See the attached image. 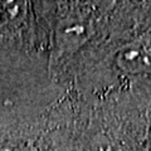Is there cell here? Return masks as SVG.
<instances>
[{
    "mask_svg": "<svg viewBox=\"0 0 151 151\" xmlns=\"http://www.w3.org/2000/svg\"><path fill=\"white\" fill-rule=\"evenodd\" d=\"M116 65L131 76L151 72V33L127 42L116 55Z\"/></svg>",
    "mask_w": 151,
    "mask_h": 151,
    "instance_id": "obj_1",
    "label": "cell"
}]
</instances>
